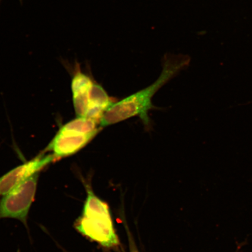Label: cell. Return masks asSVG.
<instances>
[{
    "mask_svg": "<svg viewBox=\"0 0 252 252\" xmlns=\"http://www.w3.org/2000/svg\"><path fill=\"white\" fill-rule=\"evenodd\" d=\"M190 62V58L188 56H165L163 61L162 71L159 78L144 89L120 101L113 102L104 113L100 121V127L103 128L134 116H139L144 126L150 128L151 120L149 112L150 110L156 108L152 103L154 94L179 72L188 67Z\"/></svg>",
    "mask_w": 252,
    "mask_h": 252,
    "instance_id": "cell-1",
    "label": "cell"
},
{
    "mask_svg": "<svg viewBox=\"0 0 252 252\" xmlns=\"http://www.w3.org/2000/svg\"><path fill=\"white\" fill-rule=\"evenodd\" d=\"M75 227L80 234L103 247L112 248L119 244L108 205L89 188L83 213L75 222Z\"/></svg>",
    "mask_w": 252,
    "mask_h": 252,
    "instance_id": "cell-2",
    "label": "cell"
},
{
    "mask_svg": "<svg viewBox=\"0 0 252 252\" xmlns=\"http://www.w3.org/2000/svg\"><path fill=\"white\" fill-rule=\"evenodd\" d=\"M102 129L98 122L77 117L62 126L45 151L56 160L74 155L89 144Z\"/></svg>",
    "mask_w": 252,
    "mask_h": 252,
    "instance_id": "cell-3",
    "label": "cell"
},
{
    "mask_svg": "<svg viewBox=\"0 0 252 252\" xmlns=\"http://www.w3.org/2000/svg\"><path fill=\"white\" fill-rule=\"evenodd\" d=\"M39 172L25 179L0 201V219H17L27 225L28 213L35 196Z\"/></svg>",
    "mask_w": 252,
    "mask_h": 252,
    "instance_id": "cell-4",
    "label": "cell"
},
{
    "mask_svg": "<svg viewBox=\"0 0 252 252\" xmlns=\"http://www.w3.org/2000/svg\"><path fill=\"white\" fill-rule=\"evenodd\" d=\"M56 160L52 154L45 151L30 161L18 166L0 177V196H4L25 179L45 168Z\"/></svg>",
    "mask_w": 252,
    "mask_h": 252,
    "instance_id": "cell-5",
    "label": "cell"
},
{
    "mask_svg": "<svg viewBox=\"0 0 252 252\" xmlns=\"http://www.w3.org/2000/svg\"><path fill=\"white\" fill-rule=\"evenodd\" d=\"M94 82L89 75L78 70L71 81L72 100L77 117L86 118L91 91Z\"/></svg>",
    "mask_w": 252,
    "mask_h": 252,
    "instance_id": "cell-6",
    "label": "cell"
},
{
    "mask_svg": "<svg viewBox=\"0 0 252 252\" xmlns=\"http://www.w3.org/2000/svg\"><path fill=\"white\" fill-rule=\"evenodd\" d=\"M113 102H115L104 88L94 83L91 91L86 118L93 119L100 125L104 113Z\"/></svg>",
    "mask_w": 252,
    "mask_h": 252,
    "instance_id": "cell-7",
    "label": "cell"
},
{
    "mask_svg": "<svg viewBox=\"0 0 252 252\" xmlns=\"http://www.w3.org/2000/svg\"></svg>",
    "mask_w": 252,
    "mask_h": 252,
    "instance_id": "cell-8",
    "label": "cell"
}]
</instances>
